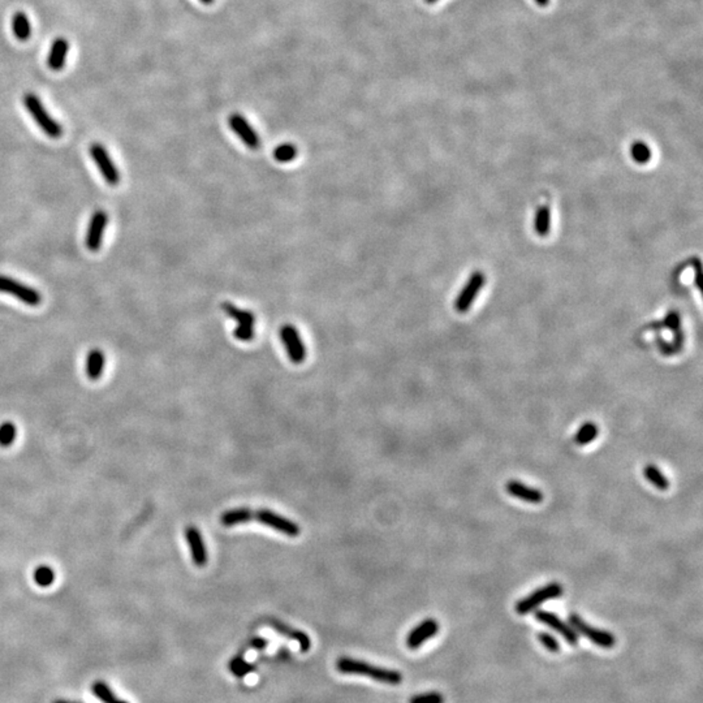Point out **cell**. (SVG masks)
<instances>
[{
    "instance_id": "f546056e",
    "label": "cell",
    "mask_w": 703,
    "mask_h": 703,
    "mask_svg": "<svg viewBox=\"0 0 703 703\" xmlns=\"http://www.w3.org/2000/svg\"><path fill=\"white\" fill-rule=\"evenodd\" d=\"M409 703H446V699L439 692H427V693L413 695L409 699Z\"/></svg>"
},
{
    "instance_id": "e575fe53",
    "label": "cell",
    "mask_w": 703,
    "mask_h": 703,
    "mask_svg": "<svg viewBox=\"0 0 703 703\" xmlns=\"http://www.w3.org/2000/svg\"><path fill=\"white\" fill-rule=\"evenodd\" d=\"M54 703H79V702H72V701H67V699H56V701H54Z\"/></svg>"
},
{
    "instance_id": "ac0fdd59",
    "label": "cell",
    "mask_w": 703,
    "mask_h": 703,
    "mask_svg": "<svg viewBox=\"0 0 703 703\" xmlns=\"http://www.w3.org/2000/svg\"><path fill=\"white\" fill-rule=\"evenodd\" d=\"M68 51H69V42L65 40L64 37L56 38L52 46L50 48V54H48L47 57L48 68L52 71L63 69Z\"/></svg>"
},
{
    "instance_id": "4fadbf2b",
    "label": "cell",
    "mask_w": 703,
    "mask_h": 703,
    "mask_svg": "<svg viewBox=\"0 0 703 703\" xmlns=\"http://www.w3.org/2000/svg\"><path fill=\"white\" fill-rule=\"evenodd\" d=\"M185 538L188 542V547L191 550L193 563L197 567H205L208 564V549H206L203 536L201 534L198 527H186L185 529Z\"/></svg>"
},
{
    "instance_id": "8d00e7d4",
    "label": "cell",
    "mask_w": 703,
    "mask_h": 703,
    "mask_svg": "<svg viewBox=\"0 0 703 703\" xmlns=\"http://www.w3.org/2000/svg\"><path fill=\"white\" fill-rule=\"evenodd\" d=\"M437 0H426V3H435Z\"/></svg>"
},
{
    "instance_id": "7a4b0ae2",
    "label": "cell",
    "mask_w": 703,
    "mask_h": 703,
    "mask_svg": "<svg viewBox=\"0 0 703 703\" xmlns=\"http://www.w3.org/2000/svg\"><path fill=\"white\" fill-rule=\"evenodd\" d=\"M25 108L32 115L33 119L48 137L51 138H59L63 135V127L60 125L59 121H56L50 113L46 107L42 103L40 96L34 93H26L23 98Z\"/></svg>"
},
{
    "instance_id": "e0dca14e",
    "label": "cell",
    "mask_w": 703,
    "mask_h": 703,
    "mask_svg": "<svg viewBox=\"0 0 703 703\" xmlns=\"http://www.w3.org/2000/svg\"><path fill=\"white\" fill-rule=\"evenodd\" d=\"M507 493L527 503L538 504L544 500V494L538 488L527 486L519 480H510L507 483Z\"/></svg>"
},
{
    "instance_id": "5b68a950",
    "label": "cell",
    "mask_w": 703,
    "mask_h": 703,
    "mask_svg": "<svg viewBox=\"0 0 703 703\" xmlns=\"http://www.w3.org/2000/svg\"><path fill=\"white\" fill-rule=\"evenodd\" d=\"M253 519L264 527H271L284 536L296 538L300 536L301 529L292 519L281 516L271 510H253Z\"/></svg>"
},
{
    "instance_id": "8fae6325",
    "label": "cell",
    "mask_w": 703,
    "mask_h": 703,
    "mask_svg": "<svg viewBox=\"0 0 703 703\" xmlns=\"http://www.w3.org/2000/svg\"><path fill=\"white\" fill-rule=\"evenodd\" d=\"M230 128L237 135L241 141L252 150H257L261 146V138L256 130L249 124V121L241 113H232L228 119Z\"/></svg>"
},
{
    "instance_id": "836d02e7",
    "label": "cell",
    "mask_w": 703,
    "mask_h": 703,
    "mask_svg": "<svg viewBox=\"0 0 703 703\" xmlns=\"http://www.w3.org/2000/svg\"><path fill=\"white\" fill-rule=\"evenodd\" d=\"M536 1L538 4H539V6H542V7L547 6V4L550 3V0H536Z\"/></svg>"
},
{
    "instance_id": "9a60e30c",
    "label": "cell",
    "mask_w": 703,
    "mask_h": 703,
    "mask_svg": "<svg viewBox=\"0 0 703 703\" xmlns=\"http://www.w3.org/2000/svg\"><path fill=\"white\" fill-rule=\"evenodd\" d=\"M485 280H486L485 275L482 272H476L474 275H472L468 284L461 291L460 296L457 297V300H456V309L459 312H466L471 308V305L473 304L474 298L478 295L480 288L483 287Z\"/></svg>"
},
{
    "instance_id": "1f68e13d",
    "label": "cell",
    "mask_w": 703,
    "mask_h": 703,
    "mask_svg": "<svg viewBox=\"0 0 703 703\" xmlns=\"http://www.w3.org/2000/svg\"><path fill=\"white\" fill-rule=\"evenodd\" d=\"M538 639L544 645V648H547L549 651H551V653H559V641L555 639L553 636H551V634H549L546 631H541V633H538Z\"/></svg>"
},
{
    "instance_id": "3957f363",
    "label": "cell",
    "mask_w": 703,
    "mask_h": 703,
    "mask_svg": "<svg viewBox=\"0 0 703 703\" xmlns=\"http://www.w3.org/2000/svg\"><path fill=\"white\" fill-rule=\"evenodd\" d=\"M224 313L231 317L232 320L237 322V327L233 330V336L240 342H252L254 339V326H256V315L250 310H244L231 303H224L222 305Z\"/></svg>"
},
{
    "instance_id": "f1b7e54d",
    "label": "cell",
    "mask_w": 703,
    "mask_h": 703,
    "mask_svg": "<svg viewBox=\"0 0 703 703\" xmlns=\"http://www.w3.org/2000/svg\"><path fill=\"white\" fill-rule=\"evenodd\" d=\"M17 427L12 422H3L0 424V446L9 447L16 440Z\"/></svg>"
},
{
    "instance_id": "5bb4252c",
    "label": "cell",
    "mask_w": 703,
    "mask_h": 703,
    "mask_svg": "<svg viewBox=\"0 0 703 703\" xmlns=\"http://www.w3.org/2000/svg\"><path fill=\"white\" fill-rule=\"evenodd\" d=\"M439 631V624L434 619H426L418 624L413 631H409L407 637V646L417 650L424 645L427 639H432Z\"/></svg>"
},
{
    "instance_id": "44dd1931",
    "label": "cell",
    "mask_w": 703,
    "mask_h": 703,
    "mask_svg": "<svg viewBox=\"0 0 703 703\" xmlns=\"http://www.w3.org/2000/svg\"><path fill=\"white\" fill-rule=\"evenodd\" d=\"M12 30L18 40H26L32 35V25L24 12H17L12 17Z\"/></svg>"
},
{
    "instance_id": "2e32d148",
    "label": "cell",
    "mask_w": 703,
    "mask_h": 703,
    "mask_svg": "<svg viewBox=\"0 0 703 703\" xmlns=\"http://www.w3.org/2000/svg\"><path fill=\"white\" fill-rule=\"evenodd\" d=\"M269 625L271 626L274 631H276L279 634H281L283 637H287V639L296 641L297 643L300 645V650L303 653H306V651L310 650L312 641H310L309 636L306 633H304V631L295 629V628L289 626L288 624L281 623L279 620H270Z\"/></svg>"
},
{
    "instance_id": "4316f807",
    "label": "cell",
    "mask_w": 703,
    "mask_h": 703,
    "mask_svg": "<svg viewBox=\"0 0 703 703\" xmlns=\"http://www.w3.org/2000/svg\"><path fill=\"white\" fill-rule=\"evenodd\" d=\"M228 668L232 675H235L236 677H245L249 673L256 671V667L247 662L242 656H235L230 662Z\"/></svg>"
},
{
    "instance_id": "603a6c76",
    "label": "cell",
    "mask_w": 703,
    "mask_h": 703,
    "mask_svg": "<svg viewBox=\"0 0 703 703\" xmlns=\"http://www.w3.org/2000/svg\"><path fill=\"white\" fill-rule=\"evenodd\" d=\"M91 690H93V694L96 695V698L103 703H129L124 699L118 698L112 692L111 687H108L104 681H96L91 687Z\"/></svg>"
},
{
    "instance_id": "9c48e42d",
    "label": "cell",
    "mask_w": 703,
    "mask_h": 703,
    "mask_svg": "<svg viewBox=\"0 0 703 703\" xmlns=\"http://www.w3.org/2000/svg\"><path fill=\"white\" fill-rule=\"evenodd\" d=\"M280 339L284 344L289 360L297 365L303 364L306 359V349L298 330L292 325H286L280 330Z\"/></svg>"
},
{
    "instance_id": "277c9868",
    "label": "cell",
    "mask_w": 703,
    "mask_h": 703,
    "mask_svg": "<svg viewBox=\"0 0 703 703\" xmlns=\"http://www.w3.org/2000/svg\"><path fill=\"white\" fill-rule=\"evenodd\" d=\"M568 623L577 631V634H581L585 639H590L592 643H595L600 648H611L615 646L616 639L612 633L594 628L577 614H570L568 617Z\"/></svg>"
},
{
    "instance_id": "d6986e66",
    "label": "cell",
    "mask_w": 703,
    "mask_h": 703,
    "mask_svg": "<svg viewBox=\"0 0 703 703\" xmlns=\"http://www.w3.org/2000/svg\"><path fill=\"white\" fill-rule=\"evenodd\" d=\"M106 359L101 349H91L86 357V376L90 381H98L103 374Z\"/></svg>"
},
{
    "instance_id": "6da1fadb",
    "label": "cell",
    "mask_w": 703,
    "mask_h": 703,
    "mask_svg": "<svg viewBox=\"0 0 703 703\" xmlns=\"http://www.w3.org/2000/svg\"><path fill=\"white\" fill-rule=\"evenodd\" d=\"M336 670L344 675L366 676L369 679L376 680L378 682L390 684V685H399L403 681V675L399 671L378 667L374 664L366 663V662L357 660V659H352L348 656H342L337 659Z\"/></svg>"
},
{
    "instance_id": "8992f818",
    "label": "cell",
    "mask_w": 703,
    "mask_h": 703,
    "mask_svg": "<svg viewBox=\"0 0 703 703\" xmlns=\"http://www.w3.org/2000/svg\"><path fill=\"white\" fill-rule=\"evenodd\" d=\"M561 595H563V586L560 583H549L536 592H532L530 595H527V598L517 602L514 609L519 615H527L529 612L534 611L546 600H556V598H560Z\"/></svg>"
},
{
    "instance_id": "cb8c5ba5",
    "label": "cell",
    "mask_w": 703,
    "mask_h": 703,
    "mask_svg": "<svg viewBox=\"0 0 703 703\" xmlns=\"http://www.w3.org/2000/svg\"><path fill=\"white\" fill-rule=\"evenodd\" d=\"M598 426L594 422H585L575 434V443L578 446H586L598 437Z\"/></svg>"
},
{
    "instance_id": "83f0119b",
    "label": "cell",
    "mask_w": 703,
    "mask_h": 703,
    "mask_svg": "<svg viewBox=\"0 0 703 703\" xmlns=\"http://www.w3.org/2000/svg\"><path fill=\"white\" fill-rule=\"evenodd\" d=\"M298 154L296 146L293 144H281L274 150V158L279 163H288L295 159Z\"/></svg>"
},
{
    "instance_id": "d6a6232c",
    "label": "cell",
    "mask_w": 703,
    "mask_h": 703,
    "mask_svg": "<svg viewBox=\"0 0 703 703\" xmlns=\"http://www.w3.org/2000/svg\"><path fill=\"white\" fill-rule=\"evenodd\" d=\"M267 645H269V641L262 639V637H256V639H252L249 643L250 648H256V650H264L267 648Z\"/></svg>"
},
{
    "instance_id": "ffe728a7",
    "label": "cell",
    "mask_w": 703,
    "mask_h": 703,
    "mask_svg": "<svg viewBox=\"0 0 703 703\" xmlns=\"http://www.w3.org/2000/svg\"><path fill=\"white\" fill-rule=\"evenodd\" d=\"M253 519V510L250 508H235L230 511L224 512L220 516V524L223 527H231L247 524Z\"/></svg>"
},
{
    "instance_id": "52a82bcc",
    "label": "cell",
    "mask_w": 703,
    "mask_h": 703,
    "mask_svg": "<svg viewBox=\"0 0 703 703\" xmlns=\"http://www.w3.org/2000/svg\"><path fill=\"white\" fill-rule=\"evenodd\" d=\"M0 292L12 295L29 306H38L42 303V296L37 289L4 275H0Z\"/></svg>"
},
{
    "instance_id": "484cf974",
    "label": "cell",
    "mask_w": 703,
    "mask_h": 703,
    "mask_svg": "<svg viewBox=\"0 0 703 703\" xmlns=\"http://www.w3.org/2000/svg\"><path fill=\"white\" fill-rule=\"evenodd\" d=\"M55 577L54 569L51 567H47V566H40V567L35 568L34 569V573H33L34 583H37L40 587L51 586L54 583V581H55Z\"/></svg>"
},
{
    "instance_id": "4dcf8cb0",
    "label": "cell",
    "mask_w": 703,
    "mask_h": 703,
    "mask_svg": "<svg viewBox=\"0 0 703 703\" xmlns=\"http://www.w3.org/2000/svg\"><path fill=\"white\" fill-rule=\"evenodd\" d=\"M631 155L636 162L646 163L651 158V152L645 142H636L631 147Z\"/></svg>"
},
{
    "instance_id": "30bf717a",
    "label": "cell",
    "mask_w": 703,
    "mask_h": 703,
    "mask_svg": "<svg viewBox=\"0 0 703 703\" xmlns=\"http://www.w3.org/2000/svg\"><path fill=\"white\" fill-rule=\"evenodd\" d=\"M536 619L538 622L550 626L551 629L555 631H558L560 636L563 639L567 641L568 643H570L572 646H575L578 643V634L577 631L569 625V623H566L560 619L559 616L555 615L553 612H550V611H544V609H538L536 612Z\"/></svg>"
},
{
    "instance_id": "d590c367",
    "label": "cell",
    "mask_w": 703,
    "mask_h": 703,
    "mask_svg": "<svg viewBox=\"0 0 703 703\" xmlns=\"http://www.w3.org/2000/svg\"><path fill=\"white\" fill-rule=\"evenodd\" d=\"M200 1L201 3H203V4H206V6H210V4L214 3V0H200Z\"/></svg>"
},
{
    "instance_id": "7c38bea8",
    "label": "cell",
    "mask_w": 703,
    "mask_h": 703,
    "mask_svg": "<svg viewBox=\"0 0 703 703\" xmlns=\"http://www.w3.org/2000/svg\"><path fill=\"white\" fill-rule=\"evenodd\" d=\"M107 223H108V215L106 214V211L96 210L90 219L86 232V248L90 252H98L102 247Z\"/></svg>"
},
{
    "instance_id": "7402d4cb",
    "label": "cell",
    "mask_w": 703,
    "mask_h": 703,
    "mask_svg": "<svg viewBox=\"0 0 703 703\" xmlns=\"http://www.w3.org/2000/svg\"><path fill=\"white\" fill-rule=\"evenodd\" d=\"M643 474L646 477V480L654 485L658 490H662V491H665L667 488H670V480H667V477L664 476L663 473L659 471V468L654 465V463H648L645 466V471H643Z\"/></svg>"
},
{
    "instance_id": "ba28073f",
    "label": "cell",
    "mask_w": 703,
    "mask_h": 703,
    "mask_svg": "<svg viewBox=\"0 0 703 703\" xmlns=\"http://www.w3.org/2000/svg\"><path fill=\"white\" fill-rule=\"evenodd\" d=\"M90 155L94 160L98 169L104 177V180L110 185H118L120 183V172L115 166L110 154L106 150L103 145L94 142L90 146Z\"/></svg>"
},
{
    "instance_id": "d4e9b609",
    "label": "cell",
    "mask_w": 703,
    "mask_h": 703,
    "mask_svg": "<svg viewBox=\"0 0 703 703\" xmlns=\"http://www.w3.org/2000/svg\"><path fill=\"white\" fill-rule=\"evenodd\" d=\"M551 227V211L549 206H541L536 214L534 228L539 236H546L550 232Z\"/></svg>"
}]
</instances>
